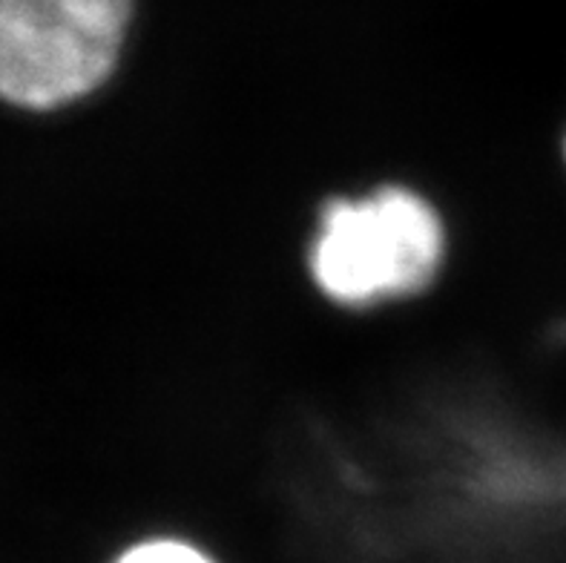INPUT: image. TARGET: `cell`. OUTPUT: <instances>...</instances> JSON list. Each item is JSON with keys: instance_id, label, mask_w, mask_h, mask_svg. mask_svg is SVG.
<instances>
[{"instance_id": "cell-3", "label": "cell", "mask_w": 566, "mask_h": 563, "mask_svg": "<svg viewBox=\"0 0 566 563\" xmlns=\"http://www.w3.org/2000/svg\"><path fill=\"white\" fill-rule=\"evenodd\" d=\"M115 563H213L208 555L185 541H170V538H158V541H144L129 546Z\"/></svg>"}, {"instance_id": "cell-1", "label": "cell", "mask_w": 566, "mask_h": 563, "mask_svg": "<svg viewBox=\"0 0 566 563\" xmlns=\"http://www.w3.org/2000/svg\"><path fill=\"white\" fill-rule=\"evenodd\" d=\"M443 253L438 210L409 187H380L323 207L311 277L331 302L363 307L423 291Z\"/></svg>"}, {"instance_id": "cell-2", "label": "cell", "mask_w": 566, "mask_h": 563, "mask_svg": "<svg viewBox=\"0 0 566 563\" xmlns=\"http://www.w3.org/2000/svg\"><path fill=\"white\" fill-rule=\"evenodd\" d=\"M133 0H0V101L66 107L113 75Z\"/></svg>"}]
</instances>
